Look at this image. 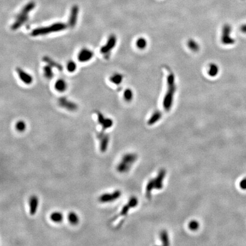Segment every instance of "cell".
<instances>
[{"instance_id": "cell-1", "label": "cell", "mask_w": 246, "mask_h": 246, "mask_svg": "<svg viewBox=\"0 0 246 246\" xmlns=\"http://www.w3.org/2000/svg\"><path fill=\"white\" fill-rule=\"evenodd\" d=\"M175 91V76L170 72L167 76V89L163 99V107L166 111H169L172 107Z\"/></svg>"}, {"instance_id": "cell-2", "label": "cell", "mask_w": 246, "mask_h": 246, "mask_svg": "<svg viewBox=\"0 0 246 246\" xmlns=\"http://www.w3.org/2000/svg\"><path fill=\"white\" fill-rule=\"evenodd\" d=\"M166 171L165 169H161L156 178L151 179L148 181L146 186V197L151 198V192L153 190H161L164 186V180L165 179Z\"/></svg>"}, {"instance_id": "cell-3", "label": "cell", "mask_w": 246, "mask_h": 246, "mask_svg": "<svg viewBox=\"0 0 246 246\" xmlns=\"http://www.w3.org/2000/svg\"><path fill=\"white\" fill-rule=\"evenodd\" d=\"M67 28L66 24L63 23H56L47 27H43L35 28L32 33L31 35L33 37H38L40 35H45L52 33H56L65 30Z\"/></svg>"}, {"instance_id": "cell-4", "label": "cell", "mask_w": 246, "mask_h": 246, "mask_svg": "<svg viewBox=\"0 0 246 246\" xmlns=\"http://www.w3.org/2000/svg\"><path fill=\"white\" fill-rule=\"evenodd\" d=\"M137 159V156L135 153H129L124 155L121 158V161L117 165V171L120 173H125L128 172Z\"/></svg>"}, {"instance_id": "cell-5", "label": "cell", "mask_w": 246, "mask_h": 246, "mask_svg": "<svg viewBox=\"0 0 246 246\" xmlns=\"http://www.w3.org/2000/svg\"><path fill=\"white\" fill-rule=\"evenodd\" d=\"M33 4H30L24 8L23 10L20 13L19 15L17 17L15 22L12 26V30H15L20 28V27L27 21L28 19V17L27 16V15L31 10L33 9Z\"/></svg>"}, {"instance_id": "cell-6", "label": "cell", "mask_w": 246, "mask_h": 246, "mask_svg": "<svg viewBox=\"0 0 246 246\" xmlns=\"http://www.w3.org/2000/svg\"><path fill=\"white\" fill-rule=\"evenodd\" d=\"M138 201L136 197H133L132 198H131L129 199L128 203L125 204L124 206H123V208L121 209V211H120V213H118V215L115 216L112 219V221L114 222L116 219H118V218H120V217L124 218L125 217H127L128 215V214L130 209L136 207L138 204Z\"/></svg>"}, {"instance_id": "cell-7", "label": "cell", "mask_w": 246, "mask_h": 246, "mask_svg": "<svg viewBox=\"0 0 246 246\" xmlns=\"http://www.w3.org/2000/svg\"><path fill=\"white\" fill-rule=\"evenodd\" d=\"M121 195V191L119 190H116L112 193H105L100 195L98 198V201L101 204L111 203L119 198Z\"/></svg>"}, {"instance_id": "cell-8", "label": "cell", "mask_w": 246, "mask_h": 246, "mask_svg": "<svg viewBox=\"0 0 246 246\" xmlns=\"http://www.w3.org/2000/svg\"><path fill=\"white\" fill-rule=\"evenodd\" d=\"M98 138L99 140L100 151L101 153H105L107 151L109 145V135L105 133V132H100L98 135Z\"/></svg>"}, {"instance_id": "cell-9", "label": "cell", "mask_w": 246, "mask_h": 246, "mask_svg": "<svg viewBox=\"0 0 246 246\" xmlns=\"http://www.w3.org/2000/svg\"><path fill=\"white\" fill-rule=\"evenodd\" d=\"M117 42V38L115 35H111L109 37L107 43L100 48V52L103 54H107L112 51L115 48Z\"/></svg>"}, {"instance_id": "cell-10", "label": "cell", "mask_w": 246, "mask_h": 246, "mask_svg": "<svg viewBox=\"0 0 246 246\" xmlns=\"http://www.w3.org/2000/svg\"><path fill=\"white\" fill-rule=\"evenodd\" d=\"M58 104L60 107L70 111H75L78 108L77 104L65 97H62L58 99Z\"/></svg>"}, {"instance_id": "cell-11", "label": "cell", "mask_w": 246, "mask_h": 246, "mask_svg": "<svg viewBox=\"0 0 246 246\" xmlns=\"http://www.w3.org/2000/svg\"><path fill=\"white\" fill-rule=\"evenodd\" d=\"M39 204V200L38 196L35 195H32L29 198V213L30 215L34 216L37 213Z\"/></svg>"}, {"instance_id": "cell-12", "label": "cell", "mask_w": 246, "mask_h": 246, "mask_svg": "<svg viewBox=\"0 0 246 246\" xmlns=\"http://www.w3.org/2000/svg\"><path fill=\"white\" fill-rule=\"evenodd\" d=\"M231 32V27L228 25H226L224 26L222 29V42L224 45H230L234 42V39L230 37V33Z\"/></svg>"}, {"instance_id": "cell-13", "label": "cell", "mask_w": 246, "mask_h": 246, "mask_svg": "<svg viewBox=\"0 0 246 246\" xmlns=\"http://www.w3.org/2000/svg\"><path fill=\"white\" fill-rule=\"evenodd\" d=\"M16 71L19 76V79L26 85H30L33 83V78L31 75L24 71L20 67L16 68Z\"/></svg>"}, {"instance_id": "cell-14", "label": "cell", "mask_w": 246, "mask_h": 246, "mask_svg": "<svg viewBox=\"0 0 246 246\" xmlns=\"http://www.w3.org/2000/svg\"><path fill=\"white\" fill-rule=\"evenodd\" d=\"M94 57V52L87 48H83L79 52L78 58L81 62H86L90 61Z\"/></svg>"}, {"instance_id": "cell-15", "label": "cell", "mask_w": 246, "mask_h": 246, "mask_svg": "<svg viewBox=\"0 0 246 246\" xmlns=\"http://www.w3.org/2000/svg\"><path fill=\"white\" fill-rule=\"evenodd\" d=\"M78 9L77 7H74L72 8L71 11V15L68 21V25L70 28H74L75 26L78 18Z\"/></svg>"}, {"instance_id": "cell-16", "label": "cell", "mask_w": 246, "mask_h": 246, "mask_svg": "<svg viewBox=\"0 0 246 246\" xmlns=\"http://www.w3.org/2000/svg\"><path fill=\"white\" fill-rule=\"evenodd\" d=\"M67 219L70 224L72 226H76L78 224L80 221V218L79 215L74 211H70L67 215Z\"/></svg>"}, {"instance_id": "cell-17", "label": "cell", "mask_w": 246, "mask_h": 246, "mask_svg": "<svg viewBox=\"0 0 246 246\" xmlns=\"http://www.w3.org/2000/svg\"><path fill=\"white\" fill-rule=\"evenodd\" d=\"M63 215L61 211H53L50 215V219L55 223H61L63 220Z\"/></svg>"}, {"instance_id": "cell-18", "label": "cell", "mask_w": 246, "mask_h": 246, "mask_svg": "<svg viewBox=\"0 0 246 246\" xmlns=\"http://www.w3.org/2000/svg\"><path fill=\"white\" fill-rule=\"evenodd\" d=\"M43 61L45 62V63H48V65H50V66L54 67V68H57V70H58L59 71H62L63 70V67L61 64H59L57 62L54 61L51 58H50L49 57H48V56L43 57Z\"/></svg>"}, {"instance_id": "cell-19", "label": "cell", "mask_w": 246, "mask_h": 246, "mask_svg": "<svg viewBox=\"0 0 246 246\" xmlns=\"http://www.w3.org/2000/svg\"><path fill=\"white\" fill-rule=\"evenodd\" d=\"M219 71L218 66L215 63H211L209 65L208 69V74L211 77H215L218 75Z\"/></svg>"}, {"instance_id": "cell-20", "label": "cell", "mask_w": 246, "mask_h": 246, "mask_svg": "<svg viewBox=\"0 0 246 246\" xmlns=\"http://www.w3.org/2000/svg\"><path fill=\"white\" fill-rule=\"evenodd\" d=\"M55 88L58 92H65L67 89V85L66 82L63 79H59L56 81L55 84Z\"/></svg>"}, {"instance_id": "cell-21", "label": "cell", "mask_w": 246, "mask_h": 246, "mask_svg": "<svg viewBox=\"0 0 246 246\" xmlns=\"http://www.w3.org/2000/svg\"><path fill=\"white\" fill-rule=\"evenodd\" d=\"M162 116V114L160 111H156L151 115V117L149 119L148 121V124L149 125H152L160 120Z\"/></svg>"}, {"instance_id": "cell-22", "label": "cell", "mask_w": 246, "mask_h": 246, "mask_svg": "<svg viewBox=\"0 0 246 246\" xmlns=\"http://www.w3.org/2000/svg\"><path fill=\"white\" fill-rule=\"evenodd\" d=\"M101 126V132H105L107 129L111 128L114 125L113 120L110 118H105L104 121L100 124Z\"/></svg>"}, {"instance_id": "cell-23", "label": "cell", "mask_w": 246, "mask_h": 246, "mask_svg": "<svg viewBox=\"0 0 246 246\" xmlns=\"http://www.w3.org/2000/svg\"><path fill=\"white\" fill-rule=\"evenodd\" d=\"M160 240H161V242H162L163 245L168 246V245L170 244L169 235H168V233L166 230H163L160 232Z\"/></svg>"}, {"instance_id": "cell-24", "label": "cell", "mask_w": 246, "mask_h": 246, "mask_svg": "<svg viewBox=\"0 0 246 246\" xmlns=\"http://www.w3.org/2000/svg\"><path fill=\"white\" fill-rule=\"evenodd\" d=\"M110 81L115 85H120L123 80V76L120 74H115L109 78Z\"/></svg>"}, {"instance_id": "cell-25", "label": "cell", "mask_w": 246, "mask_h": 246, "mask_svg": "<svg viewBox=\"0 0 246 246\" xmlns=\"http://www.w3.org/2000/svg\"><path fill=\"white\" fill-rule=\"evenodd\" d=\"M43 72L45 76L48 79H51L53 78L54 73L52 71V67L50 66V65H48L47 66H45L43 67Z\"/></svg>"}, {"instance_id": "cell-26", "label": "cell", "mask_w": 246, "mask_h": 246, "mask_svg": "<svg viewBox=\"0 0 246 246\" xmlns=\"http://www.w3.org/2000/svg\"><path fill=\"white\" fill-rule=\"evenodd\" d=\"M188 46L191 51L194 52H197L200 48L198 43L193 39H190L188 41Z\"/></svg>"}, {"instance_id": "cell-27", "label": "cell", "mask_w": 246, "mask_h": 246, "mask_svg": "<svg viewBox=\"0 0 246 246\" xmlns=\"http://www.w3.org/2000/svg\"><path fill=\"white\" fill-rule=\"evenodd\" d=\"M136 45L137 48L140 50H144L147 46V41L145 38L141 37L137 39L136 42Z\"/></svg>"}, {"instance_id": "cell-28", "label": "cell", "mask_w": 246, "mask_h": 246, "mask_svg": "<svg viewBox=\"0 0 246 246\" xmlns=\"http://www.w3.org/2000/svg\"><path fill=\"white\" fill-rule=\"evenodd\" d=\"M15 127L18 132H23L26 129V124L23 120H19L15 124Z\"/></svg>"}, {"instance_id": "cell-29", "label": "cell", "mask_w": 246, "mask_h": 246, "mask_svg": "<svg viewBox=\"0 0 246 246\" xmlns=\"http://www.w3.org/2000/svg\"><path fill=\"white\" fill-rule=\"evenodd\" d=\"M133 91L131 89L128 88L125 90L124 92V99L127 101H131L133 99Z\"/></svg>"}, {"instance_id": "cell-30", "label": "cell", "mask_w": 246, "mask_h": 246, "mask_svg": "<svg viewBox=\"0 0 246 246\" xmlns=\"http://www.w3.org/2000/svg\"><path fill=\"white\" fill-rule=\"evenodd\" d=\"M76 69V65L74 62H68L67 64V71L72 72L75 71Z\"/></svg>"}, {"instance_id": "cell-31", "label": "cell", "mask_w": 246, "mask_h": 246, "mask_svg": "<svg viewBox=\"0 0 246 246\" xmlns=\"http://www.w3.org/2000/svg\"><path fill=\"white\" fill-rule=\"evenodd\" d=\"M199 227V223L196 221H192L189 224V228L190 230L192 231H196L198 229Z\"/></svg>"}, {"instance_id": "cell-32", "label": "cell", "mask_w": 246, "mask_h": 246, "mask_svg": "<svg viewBox=\"0 0 246 246\" xmlns=\"http://www.w3.org/2000/svg\"><path fill=\"white\" fill-rule=\"evenodd\" d=\"M239 186H240V188H241V189L246 190V180L245 178L243 179L240 182Z\"/></svg>"}, {"instance_id": "cell-33", "label": "cell", "mask_w": 246, "mask_h": 246, "mask_svg": "<svg viewBox=\"0 0 246 246\" xmlns=\"http://www.w3.org/2000/svg\"><path fill=\"white\" fill-rule=\"evenodd\" d=\"M241 30L242 32L246 33V25H243L242 27H241Z\"/></svg>"}, {"instance_id": "cell-34", "label": "cell", "mask_w": 246, "mask_h": 246, "mask_svg": "<svg viewBox=\"0 0 246 246\" xmlns=\"http://www.w3.org/2000/svg\"><path fill=\"white\" fill-rule=\"evenodd\" d=\"M245 179H246V178H245Z\"/></svg>"}]
</instances>
